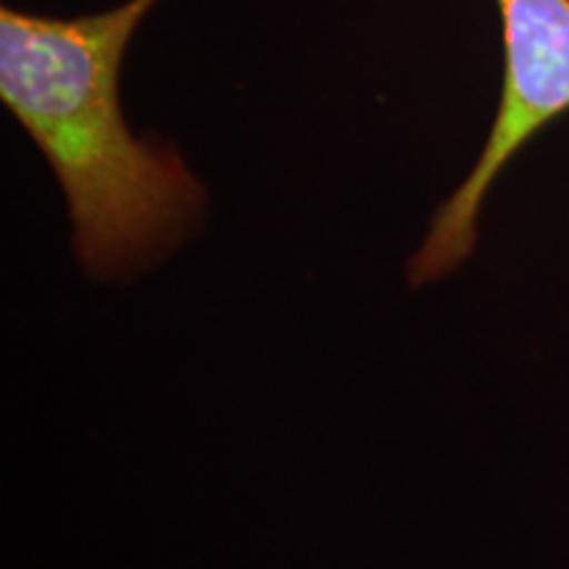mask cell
<instances>
[{
	"instance_id": "cell-1",
	"label": "cell",
	"mask_w": 569,
	"mask_h": 569,
	"mask_svg": "<svg viewBox=\"0 0 569 569\" xmlns=\"http://www.w3.org/2000/svg\"><path fill=\"white\" fill-rule=\"evenodd\" d=\"M156 3L127 0L77 19L0 11V98L51 163L74 256L96 282L146 272L206 209L182 156L132 134L119 103L127 42Z\"/></svg>"
},
{
	"instance_id": "cell-2",
	"label": "cell",
	"mask_w": 569,
	"mask_h": 569,
	"mask_svg": "<svg viewBox=\"0 0 569 569\" xmlns=\"http://www.w3.org/2000/svg\"><path fill=\"white\" fill-rule=\"evenodd\" d=\"M507 74L496 122L467 180L438 206L411 253V288L440 282L478 248V219L490 184L551 119L569 111V0H496Z\"/></svg>"
}]
</instances>
